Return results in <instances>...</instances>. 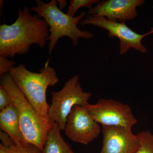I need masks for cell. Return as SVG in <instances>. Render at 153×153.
<instances>
[{"label":"cell","instance_id":"6da1fadb","mask_svg":"<svg viewBox=\"0 0 153 153\" xmlns=\"http://www.w3.org/2000/svg\"><path fill=\"white\" fill-rule=\"evenodd\" d=\"M17 14L12 25H0V55L13 58L16 55L26 54L32 44L43 48L48 41L49 26L44 19L37 14L32 15L27 6L19 8Z\"/></svg>","mask_w":153,"mask_h":153},{"label":"cell","instance_id":"5b68a950","mask_svg":"<svg viewBox=\"0 0 153 153\" xmlns=\"http://www.w3.org/2000/svg\"><path fill=\"white\" fill-rule=\"evenodd\" d=\"M79 79L78 74L72 76L61 90L52 92L48 117L58 125L60 131L65 130L67 118L74 106H85L89 103L88 100L92 96L91 93L83 90Z\"/></svg>","mask_w":153,"mask_h":153},{"label":"cell","instance_id":"d6986e66","mask_svg":"<svg viewBox=\"0 0 153 153\" xmlns=\"http://www.w3.org/2000/svg\"><path fill=\"white\" fill-rule=\"evenodd\" d=\"M151 33H153V27L152 28L151 31Z\"/></svg>","mask_w":153,"mask_h":153},{"label":"cell","instance_id":"5bb4252c","mask_svg":"<svg viewBox=\"0 0 153 153\" xmlns=\"http://www.w3.org/2000/svg\"><path fill=\"white\" fill-rule=\"evenodd\" d=\"M136 135L140 146L135 153H153V134L151 131H143Z\"/></svg>","mask_w":153,"mask_h":153},{"label":"cell","instance_id":"7c38bea8","mask_svg":"<svg viewBox=\"0 0 153 153\" xmlns=\"http://www.w3.org/2000/svg\"><path fill=\"white\" fill-rule=\"evenodd\" d=\"M42 153H75L65 141L57 123H54L48 132Z\"/></svg>","mask_w":153,"mask_h":153},{"label":"cell","instance_id":"8992f818","mask_svg":"<svg viewBox=\"0 0 153 153\" xmlns=\"http://www.w3.org/2000/svg\"><path fill=\"white\" fill-rule=\"evenodd\" d=\"M82 26L91 25L107 30L110 38L116 37L120 41V54L123 55L132 48L143 54L147 50L142 44L143 38L151 34V31L145 34H139L129 28L125 22L112 21L105 17L87 16L80 22Z\"/></svg>","mask_w":153,"mask_h":153},{"label":"cell","instance_id":"8fae6325","mask_svg":"<svg viewBox=\"0 0 153 153\" xmlns=\"http://www.w3.org/2000/svg\"><path fill=\"white\" fill-rule=\"evenodd\" d=\"M0 128L1 131L8 135L14 143L24 142L19 112L15 105L1 111Z\"/></svg>","mask_w":153,"mask_h":153},{"label":"cell","instance_id":"30bf717a","mask_svg":"<svg viewBox=\"0 0 153 153\" xmlns=\"http://www.w3.org/2000/svg\"><path fill=\"white\" fill-rule=\"evenodd\" d=\"M143 0H108L100 1L89 9L88 16L105 17L120 22L131 21L137 17V8L143 5Z\"/></svg>","mask_w":153,"mask_h":153},{"label":"cell","instance_id":"4fadbf2b","mask_svg":"<svg viewBox=\"0 0 153 153\" xmlns=\"http://www.w3.org/2000/svg\"><path fill=\"white\" fill-rule=\"evenodd\" d=\"M0 153H42L34 145L24 142L18 144L11 143L7 146L0 145Z\"/></svg>","mask_w":153,"mask_h":153},{"label":"cell","instance_id":"9c48e42d","mask_svg":"<svg viewBox=\"0 0 153 153\" xmlns=\"http://www.w3.org/2000/svg\"><path fill=\"white\" fill-rule=\"evenodd\" d=\"M103 143L100 153H135L140 146L131 128L102 126Z\"/></svg>","mask_w":153,"mask_h":153},{"label":"cell","instance_id":"ac0fdd59","mask_svg":"<svg viewBox=\"0 0 153 153\" xmlns=\"http://www.w3.org/2000/svg\"><path fill=\"white\" fill-rule=\"evenodd\" d=\"M57 5L60 10L65 8L67 5V2L66 0H57Z\"/></svg>","mask_w":153,"mask_h":153},{"label":"cell","instance_id":"277c9868","mask_svg":"<svg viewBox=\"0 0 153 153\" xmlns=\"http://www.w3.org/2000/svg\"><path fill=\"white\" fill-rule=\"evenodd\" d=\"M9 73L38 114L48 117L49 105L47 102V89L59 81L55 69L47 63L38 72H32L21 63L12 68Z\"/></svg>","mask_w":153,"mask_h":153},{"label":"cell","instance_id":"7a4b0ae2","mask_svg":"<svg viewBox=\"0 0 153 153\" xmlns=\"http://www.w3.org/2000/svg\"><path fill=\"white\" fill-rule=\"evenodd\" d=\"M1 85L5 88L13 100L19 112L24 143L36 146L43 151L48 132L55 123L38 114L26 97L7 73L1 79Z\"/></svg>","mask_w":153,"mask_h":153},{"label":"cell","instance_id":"2e32d148","mask_svg":"<svg viewBox=\"0 0 153 153\" xmlns=\"http://www.w3.org/2000/svg\"><path fill=\"white\" fill-rule=\"evenodd\" d=\"M13 60H9L8 57L0 55V76L1 78L7 73H10L15 66Z\"/></svg>","mask_w":153,"mask_h":153},{"label":"cell","instance_id":"ba28073f","mask_svg":"<svg viewBox=\"0 0 153 153\" xmlns=\"http://www.w3.org/2000/svg\"><path fill=\"white\" fill-rule=\"evenodd\" d=\"M64 130L72 141L87 145L98 137L102 128L85 107L76 105L67 118Z\"/></svg>","mask_w":153,"mask_h":153},{"label":"cell","instance_id":"3957f363","mask_svg":"<svg viewBox=\"0 0 153 153\" xmlns=\"http://www.w3.org/2000/svg\"><path fill=\"white\" fill-rule=\"evenodd\" d=\"M37 5L30 8L41 19L47 22L49 26V35L48 38L49 55L52 54L60 38L67 37L71 41L72 45L77 47L79 38L92 39L93 34L87 30H81L77 25L87 15L82 11L76 16H71L63 13L58 8L57 1L51 0L44 3L41 0H36Z\"/></svg>","mask_w":153,"mask_h":153},{"label":"cell","instance_id":"e0dca14e","mask_svg":"<svg viewBox=\"0 0 153 153\" xmlns=\"http://www.w3.org/2000/svg\"><path fill=\"white\" fill-rule=\"evenodd\" d=\"M14 104L13 100L5 88L0 85V110Z\"/></svg>","mask_w":153,"mask_h":153},{"label":"cell","instance_id":"52a82bcc","mask_svg":"<svg viewBox=\"0 0 153 153\" xmlns=\"http://www.w3.org/2000/svg\"><path fill=\"white\" fill-rule=\"evenodd\" d=\"M99 124L108 126L132 127L137 123L130 107L113 99H100L84 106Z\"/></svg>","mask_w":153,"mask_h":153},{"label":"cell","instance_id":"9a60e30c","mask_svg":"<svg viewBox=\"0 0 153 153\" xmlns=\"http://www.w3.org/2000/svg\"><path fill=\"white\" fill-rule=\"evenodd\" d=\"M100 1L99 0H72L68 6L66 14L71 16H74L76 11L80 8L87 7L90 9L93 4Z\"/></svg>","mask_w":153,"mask_h":153}]
</instances>
